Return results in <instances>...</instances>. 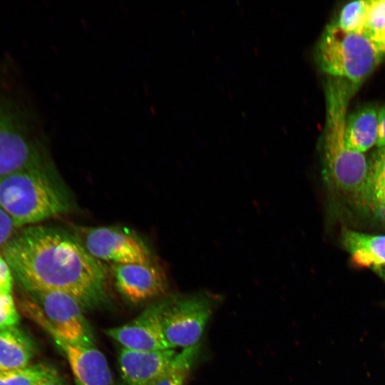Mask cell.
<instances>
[{"instance_id":"1","label":"cell","mask_w":385,"mask_h":385,"mask_svg":"<svg viewBox=\"0 0 385 385\" xmlns=\"http://www.w3.org/2000/svg\"><path fill=\"white\" fill-rule=\"evenodd\" d=\"M1 255L26 292H63L83 308L105 297L106 265L91 255L74 234L43 225L24 227L2 246Z\"/></svg>"},{"instance_id":"2","label":"cell","mask_w":385,"mask_h":385,"mask_svg":"<svg viewBox=\"0 0 385 385\" xmlns=\"http://www.w3.org/2000/svg\"><path fill=\"white\" fill-rule=\"evenodd\" d=\"M54 177L46 158L0 176V208L18 229L69 210L66 192Z\"/></svg>"},{"instance_id":"3","label":"cell","mask_w":385,"mask_h":385,"mask_svg":"<svg viewBox=\"0 0 385 385\" xmlns=\"http://www.w3.org/2000/svg\"><path fill=\"white\" fill-rule=\"evenodd\" d=\"M314 53L322 71L356 87L378 66L383 55L364 36L347 32L337 23L326 26Z\"/></svg>"},{"instance_id":"4","label":"cell","mask_w":385,"mask_h":385,"mask_svg":"<svg viewBox=\"0 0 385 385\" xmlns=\"http://www.w3.org/2000/svg\"><path fill=\"white\" fill-rule=\"evenodd\" d=\"M21 307L42 329H50L71 342L95 345L83 307L73 296L53 290L26 292Z\"/></svg>"},{"instance_id":"5","label":"cell","mask_w":385,"mask_h":385,"mask_svg":"<svg viewBox=\"0 0 385 385\" xmlns=\"http://www.w3.org/2000/svg\"><path fill=\"white\" fill-rule=\"evenodd\" d=\"M220 299L212 292L200 291L159 301L162 330L170 348L199 344Z\"/></svg>"},{"instance_id":"6","label":"cell","mask_w":385,"mask_h":385,"mask_svg":"<svg viewBox=\"0 0 385 385\" xmlns=\"http://www.w3.org/2000/svg\"><path fill=\"white\" fill-rule=\"evenodd\" d=\"M31 122L14 101L0 97V176L46 159Z\"/></svg>"},{"instance_id":"7","label":"cell","mask_w":385,"mask_h":385,"mask_svg":"<svg viewBox=\"0 0 385 385\" xmlns=\"http://www.w3.org/2000/svg\"><path fill=\"white\" fill-rule=\"evenodd\" d=\"M74 235L91 255L103 263L152 262L146 245L128 230L113 226L78 227Z\"/></svg>"},{"instance_id":"8","label":"cell","mask_w":385,"mask_h":385,"mask_svg":"<svg viewBox=\"0 0 385 385\" xmlns=\"http://www.w3.org/2000/svg\"><path fill=\"white\" fill-rule=\"evenodd\" d=\"M68 361L76 385H113L108 363L96 345L69 342L50 329H43Z\"/></svg>"},{"instance_id":"9","label":"cell","mask_w":385,"mask_h":385,"mask_svg":"<svg viewBox=\"0 0 385 385\" xmlns=\"http://www.w3.org/2000/svg\"><path fill=\"white\" fill-rule=\"evenodd\" d=\"M115 285L127 300L139 304L165 294L167 279L153 262L112 265Z\"/></svg>"},{"instance_id":"10","label":"cell","mask_w":385,"mask_h":385,"mask_svg":"<svg viewBox=\"0 0 385 385\" xmlns=\"http://www.w3.org/2000/svg\"><path fill=\"white\" fill-rule=\"evenodd\" d=\"M105 332L123 349L138 351L170 349L162 330L159 301L131 321L107 329Z\"/></svg>"},{"instance_id":"11","label":"cell","mask_w":385,"mask_h":385,"mask_svg":"<svg viewBox=\"0 0 385 385\" xmlns=\"http://www.w3.org/2000/svg\"><path fill=\"white\" fill-rule=\"evenodd\" d=\"M176 354L174 349L138 351L122 348L118 358L122 385H155Z\"/></svg>"},{"instance_id":"12","label":"cell","mask_w":385,"mask_h":385,"mask_svg":"<svg viewBox=\"0 0 385 385\" xmlns=\"http://www.w3.org/2000/svg\"><path fill=\"white\" fill-rule=\"evenodd\" d=\"M342 243L356 267L371 269L385 279L384 235L345 229L342 232Z\"/></svg>"},{"instance_id":"13","label":"cell","mask_w":385,"mask_h":385,"mask_svg":"<svg viewBox=\"0 0 385 385\" xmlns=\"http://www.w3.org/2000/svg\"><path fill=\"white\" fill-rule=\"evenodd\" d=\"M34 354V346L17 326L0 329V371L26 367Z\"/></svg>"},{"instance_id":"14","label":"cell","mask_w":385,"mask_h":385,"mask_svg":"<svg viewBox=\"0 0 385 385\" xmlns=\"http://www.w3.org/2000/svg\"><path fill=\"white\" fill-rule=\"evenodd\" d=\"M378 113L373 107H364L350 115L346 123L348 146L363 153L377 140Z\"/></svg>"},{"instance_id":"15","label":"cell","mask_w":385,"mask_h":385,"mask_svg":"<svg viewBox=\"0 0 385 385\" xmlns=\"http://www.w3.org/2000/svg\"><path fill=\"white\" fill-rule=\"evenodd\" d=\"M200 345L183 349L155 385H184L199 355Z\"/></svg>"},{"instance_id":"16","label":"cell","mask_w":385,"mask_h":385,"mask_svg":"<svg viewBox=\"0 0 385 385\" xmlns=\"http://www.w3.org/2000/svg\"><path fill=\"white\" fill-rule=\"evenodd\" d=\"M370 208L385 218V147L380 148L369 164Z\"/></svg>"},{"instance_id":"17","label":"cell","mask_w":385,"mask_h":385,"mask_svg":"<svg viewBox=\"0 0 385 385\" xmlns=\"http://www.w3.org/2000/svg\"><path fill=\"white\" fill-rule=\"evenodd\" d=\"M362 35L381 53L385 52V0L367 1Z\"/></svg>"},{"instance_id":"18","label":"cell","mask_w":385,"mask_h":385,"mask_svg":"<svg viewBox=\"0 0 385 385\" xmlns=\"http://www.w3.org/2000/svg\"><path fill=\"white\" fill-rule=\"evenodd\" d=\"M52 369L43 364H30L21 369L0 371V385H36Z\"/></svg>"},{"instance_id":"19","label":"cell","mask_w":385,"mask_h":385,"mask_svg":"<svg viewBox=\"0 0 385 385\" xmlns=\"http://www.w3.org/2000/svg\"><path fill=\"white\" fill-rule=\"evenodd\" d=\"M367 10V1L351 2L342 9L337 23L343 30L362 35Z\"/></svg>"},{"instance_id":"20","label":"cell","mask_w":385,"mask_h":385,"mask_svg":"<svg viewBox=\"0 0 385 385\" xmlns=\"http://www.w3.org/2000/svg\"><path fill=\"white\" fill-rule=\"evenodd\" d=\"M19 315L12 293H0V329L16 327Z\"/></svg>"},{"instance_id":"21","label":"cell","mask_w":385,"mask_h":385,"mask_svg":"<svg viewBox=\"0 0 385 385\" xmlns=\"http://www.w3.org/2000/svg\"><path fill=\"white\" fill-rule=\"evenodd\" d=\"M14 275L10 266L0 255V293H12Z\"/></svg>"},{"instance_id":"22","label":"cell","mask_w":385,"mask_h":385,"mask_svg":"<svg viewBox=\"0 0 385 385\" xmlns=\"http://www.w3.org/2000/svg\"><path fill=\"white\" fill-rule=\"evenodd\" d=\"M19 229L0 208V246L4 245Z\"/></svg>"},{"instance_id":"23","label":"cell","mask_w":385,"mask_h":385,"mask_svg":"<svg viewBox=\"0 0 385 385\" xmlns=\"http://www.w3.org/2000/svg\"><path fill=\"white\" fill-rule=\"evenodd\" d=\"M376 145L380 148L385 147V106L378 113V131Z\"/></svg>"},{"instance_id":"24","label":"cell","mask_w":385,"mask_h":385,"mask_svg":"<svg viewBox=\"0 0 385 385\" xmlns=\"http://www.w3.org/2000/svg\"><path fill=\"white\" fill-rule=\"evenodd\" d=\"M36 385H65V383L56 371L54 369H52V371Z\"/></svg>"}]
</instances>
